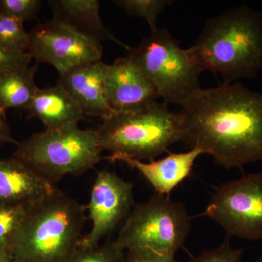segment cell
Here are the masks:
<instances>
[{
    "instance_id": "cell-1",
    "label": "cell",
    "mask_w": 262,
    "mask_h": 262,
    "mask_svg": "<svg viewBox=\"0 0 262 262\" xmlns=\"http://www.w3.org/2000/svg\"><path fill=\"white\" fill-rule=\"evenodd\" d=\"M182 141L226 169L262 161V94L239 82L199 89L182 105Z\"/></svg>"
},
{
    "instance_id": "cell-2",
    "label": "cell",
    "mask_w": 262,
    "mask_h": 262,
    "mask_svg": "<svg viewBox=\"0 0 262 262\" xmlns=\"http://www.w3.org/2000/svg\"><path fill=\"white\" fill-rule=\"evenodd\" d=\"M187 51L200 73L220 74L223 84L256 79L262 70V14L245 5L227 10L207 20Z\"/></svg>"
},
{
    "instance_id": "cell-3",
    "label": "cell",
    "mask_w": 262,
    "mask_h": 262,
    "mask_svg": "<svg viewBox=\"0 0 262 262\" xmlns=\"http://www.w3.org/2000/svg\"><path fill=\"white\" fill-rule=\"evenodd\" d=\"M87 207L56 188L29 208L10 249L17 262H67L80 247Z\"/></svg>"
},
{
    "instance_id": "cell-4",
    "label": "cell",
    "mask_w": 262,
    "mask_h": 262,
    "mask_svg": "<svg viewBox=\"0 0 262 262\" xmlns=\"http://www.w3.org/2000/svg\"><path fill=\"white\" fill-rule=\"evenodd\" d=\"M96 131L101 151L111 152L106 160L151 161L182 141V119L168 103L156 101L141 110L115 114L102 120Z\"/></svg>"
},
{
    "instance_id": "cell-5",
    "label": "cell",
    "mask_w": 262,
    "mask_h": 262,
    "mask_svg": "<svg viewBox=\"0 0 262 262\" xmlns=\"http://www.w3.org/2000/svg\"><path fill=\"white\" fill-rule=\"evenodd\" d=\"M102 151L96 130H82L78 124L35 133L16 145L13 157L56 186L67 176H80L94 168Z\"/></svg>"
},
{
    "instance_id": "cell-6",
    "label": "cell",
    "mask_w": 262,
    "mask_h": 262,
    "mask_svg": "<svg viewBox=\"0 0 262 262\" xmlns=\"http://www.w3.org/2000/svg\"><path fill=\"white\" fill-rule=\"evenodd\" d=\"M192 220L183 203L155 193L133 208L116 241L125 251L146 250L175 256L187 241Z\"/></svg>"
},
{
    "instance_id": "cell-7",
    "label": "cell",
    "mask_w": 262,
    "mask_h": 262,
    "mask_svg": "<svg viewBox=\"0 0 262 262\" xmlns=\"http://www.w3.org/2000/svg\"><path fill=\"white\" fill-rule=\"evenodd\" d=\"M158 91L164 102L182 106L201 89V75L177 39L165 29L151 31L128 55Z\"/></svg>"
},
{
    "instance_id": "cell-8",
    "label": "cell",
    "mask_w": 262,
    "mask_h": 262,
    "mask_svg": "<svg viewBox=\"0 0 262 262\" xmlns=\"http://www.w3.org/2000/svg\"><path fill=\"white\" fill-rule=\"evenodd\" d=\"M203 215L220 225L228 237L262 239V172L217 188Z\"/></svg>"
},
{
    "instance_id": "cell-9",
    "label": "cell",
    "mask_w": 262,
    "mask_h": 262,
    "mask_svg": "<svg viewBox=\"0 0 262 262\" xmlns=\"http://www.w3.org/2000/svg\"><path fill=\"white\" fill-rule=\"evenodd\" d=\"M38 63L51 64L62 74L82 63L101 60V43L75 29L51 20L29 32L28 51Z\"/></svg>"
},
{
    "instance_id": "cell-10",
    "label": "cell",
    "mask_w": 262,
    "mask_h": 262,
    "mask_svg": "<svg viewBox=\"0 0 262 262\" xmlns=\"http://www.w3.org/2000/svg\"><path fill=\"white\" fill-rule=\"evenodd\" d=\"M134 206V185L108 170H100L91 189L87 209L91 221L89 233L82 237L80 247H94L113 233L125 220Z\"/></svg>"
},
{
    "instance_id": "cell-11",
    "label": "cell",
    "mask_w": 262,
    "mask_h": 262,
    "mask_svg": "<svg viewBox=\"0 0 262 262\" xmlns=\"http://www.w3.org/2000/svg\"><path fill=\"white\" fill-rule=\"evenodd\" d=\"M106 86L108 103L115 113L141 110L160 98L155 86L128 56L108 65Z\"/></svg>"
},
{
    "instance_id": "cell-12",
    "label": "cell",
    "mask_w": 262,
    "mask_h": 262,
    "mask_svg": "<svg viewBox=\"0 0 262 262\" xmlns=\"http://www.w3.org/2000/svg\"><path fill=\"white\" fill-rule=\"evenodd\" d=\"M108 67L98 60L77 66L58 76V83L73 98L85 116L104 120L116 114L108 103L106 92Z\"/></svg>"
},
{
    "instance_id": "cell-13",
    "label": "cell",
    "mask_w": 262,
    "mask_h": 262,
    "mask_svg": "<svg viewBox=\"0 0 262 262\" xmlns=\"http://www.w3.org/2000/svg\"><path fill=\"white\" fill-rule=\"evenodd\" d=\"M56 188L14 157L0 159V204L32 206Z\"/></svg>"
},
{
    "instance_id": "cell-14",
    "label": "cell",
    "mask_w": 262,
    "mask_h": 262,
    "mask_svg": "<svg viewBox=\"0 0 262 262\" xmlns=\"http://www.w3.org/2000/svg\"><path fill=\"white\" fill-rule=\"evenodd\" d=\"M203 154L199 148L193 147L185 152L170 153L162 159L148 163L126 158H119L117 161L123 162L136 169L156 194L169 196L190 175L195 160Z\"/></svg>"
},
{
    "instance_id": "cell-15",
    "label": "cell",
    "mask_w": 262,
    "mask_h": 262,
    "mask_svg": "<svg viewBox=\"0 0 262 262\" xmlns=\"http://www.w3.org/2000/svg\"><path fill=\"white\" fill-rule=\"evenodd\" d=\"M48 4L53 13L52 20L66 24L101 43L111 41L130 51V48L119 40L103 23L100 14L101 3L98 0H50Z\"/></svg>"
},
{
    "instance_id": "cell-16",
    "label": "cell",
    "mask_w": 262,
    "mask_h": 262,
    "mask_svg": "<svg viewBox=\"0 0 262 262\" xmlns=\"http://www.w3.org/2000/svg\"><path fill=\"white\" fill-rule=\"evenodd\" d=\"M27 119L37 118L46 130L78 124L85 115L61 84L38 89L27 110Z\"/></svg>"
},
{
    "instance_id": "cell-17",
    "label": "cell",
    "mask_w": 262,
    "mask_h": 262,
    "mask_svg": "<svg viewBox=\"0 0 262 262\" xmlns=\"http://www.w3.org/2000/svg\"><path fill=\"white\" fill-rule=\"evenodd\" d=\"M38 65L0 74V105L5 110L27 111L38 89L35 75Z\"/></svg>"
},
{
    "instance_id": "cell-18",
    "label": "cell",
    "mask_w": 262,
    "mask_h": 262,
    "mask_svg": "<svg viewBox=\"0 0 262 262\" xmlns=\"http://www.w3.org/2000/svg\"><path fill=\"white\" fill-rule=\"evenodd\" d=\"M30 206L0 204V248L8 250L10 252L15 237Z\"/></svg>"
},
{
    "instance_id": "cell-19",
    "label": "cell",
    "mask_w": 262,
    "mask_h": 262,
    "mask_svg": "<svg viewBox=\"0 0 262 262\" xmlns=\"http://www.w3.org/2000/svg\"><path fill=\"white\" fill-rule=\"evenodd\" d=\"M125 256L116 239H107L94 247H79L67 262H125Z\"/></svg>"
},
{
    "instance_id": "cell-20",
    "label": "cell",
    "mask_w": 262,
    "mask_h": 262,
    "mask_svg": "<svg viewBox=\"0 0 262 262\" xmlns=\"http://www.w3.org/2000/svg\"><path fill=\"white\" fill-rule=\"evenodd\" d=\"M119 8L127 14L145 19L151 31L158 29V15L173 1L170 0H117L114 1Z\"/></svg>"
},
{
    "instance_id": "cell-21",
    "label": "cell",
    "mask_w": 262,
    "mask_h": 262,
    "mask_svg": "<svg viewBox=\"0 0 262 262\" xmlns=\"http://www.w3.org/2000/svg\"><path fill=\"white\" fill-rule=\"evenodd\" d=\"M0 47L13 52H28L29 32L24 23L0 15Z\"/></svg>"
},
{
    "instance_id": "cell-22",
    "label": "cell",
    "mask_w": 262,
    "mask_h": 262,
    "mask_svg": "<svg viewBox=\"0 0 262 262\" xmlns=\"http://www.w3.org/2000/svg\"><path fill=\"white\" fill-rule=\"evenodd\" d=\"M41 6L40 0H0V15L24 23L35 18Z\"/></svg>"
},
{
    "instance_id": "cell-23",
    "label": "cell",
    "mask_w": 262,
    "mask_h": 262,
    "mask_svg": "<svg viewBox=\"0 0 262 262\" xmlns=\"http://www.w3.org/2000/svg\"><path fill=\"white\" fill-rule=\"evenodd\" d=\"M229 237L218 247L202 251L189 262H242L244 250L232 247Z\"/></svg>"
},
{
    "instance_id": "cell-24",
    "label": "cell",
    "mask_w": 262,
    "mask_h": 262,
    "mask_svg": "<svg viewBox=\"0 0 262 262\" xmlns=\"http://www.w3.org/2000/svg\"><path fill=\"white\" fill-rule=\"evenodd\" d=\"M32 57L29 52H13L0 47V74L29 67Z\"/></svg>"
},
{
    "instance_id": "cell-25",
    "label": "cell",
    "mask_w": 262,
    "mask_h": 262,
    "mask_svg": "<svg viewBox=\"0 0 262 262\" xmlns=\"http://www.w3.org/2000/svg\"><path fill=\"white\" fill-rule=\"evenodd\" d=\"M125 262H179L175 256L160 254L146 250L127 251Z\"/></svg>"
},
{
    "instance_id": "cell-26",
    "label": "cell",
    "mask_w": 262,
    "mask_h": 262,
    "mask_svg": "<svg viewBox=\"0 0 262 262\" xmlns=\"http://www.w3.org/2000/svg\"><path fill=\"white\" fill-rule=\"evenodd\" d=\"M6 111L7 110L0 105V147L5 144L17 145L18 144V141L13 138L9 125L7 121Z\"/></svg>"
},
{
    "instance_id": "cell-27",
    "label": "cell",
    "mask_w": 262,
    "mask_h": 262,
    "mask_svg": "<svg viewBox=\"0 0 262 262\" xmlns=\"http://www.w3.org/2000/svg\"><path fill=\"white\" fill-rule=\"evenodd\" d=\"M12 258L11 254L8 250L0 248V262H10Z\"/></svg>"
},
{
    "instance_id": "cell-28",
    "label": "cell",
    "mask_w": 262,
    "mask_h": 262,
    "mask_svg": "<svg viewBox=\"0 0 262 262\" xmlns=\"http://www.w3.org/2000/svg\"><path fill=\"white\" fill-rule=\"evenodd\" d=\"M10 262H17V261H14V260L12 259L11 261H10Z\"/></svg>"
}]
</instances>
